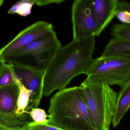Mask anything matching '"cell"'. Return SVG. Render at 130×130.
Returning a JSON list of instances; mask_svg holds the SVG:
<instances>
[{"instance_id":"cell-1","label":"cell","mask_w":130,"mask_h":130,"mask_svg":"<svg viewBox=\"0 0 130 130\" xmlns=\"http://www.w3.org/2000/svg\"><path fill=\"white\" fill-rule=\"evenodd\" d=\"M95 37L73 40L61 47L46 72L43 94L49 97L57 89H63L74 77L86 74L94 61Z\"/></svg>"},{"instance_id":"cell-2","label":"cell","mask_w":130,"mask_h":130,"mask_svg":"<svg viewBox=\"0 0 130 130\" xmlns=\"http://www.w3.org/2000/svg\"><path fill=\"white\" fill-rule=\"evenodd\" d=\"M50 124L64 130H95L83 86L59 90L50 100Z\"/></svg>"},{"instance_id":"cell-3","label":"cell","mask_w":130,"mask_h":130,"mask_svg":"<svg viewBox=\"0 0 130 130\" xmlns=\"http://www.w3.org/2000/svg\"><path fill=\"white\" fill-rule=\"evenodd\" d=\"M61 47L56 33L53 30L42 38L1 59L5 63L46 72Z\"/></svg>"},{"instance_id":"cell-4","label":"cell","mask_w":130,"mask_h":130,"mask_svg":"<svg viewBox=\"0 0 130 130\" xmlns=\"http://www.w3.org/2000/svg\"><path fill=\"white\" fill-rule=\"evenodd\" d=\"M81 86L85 90L95 130H109L117 109L118 93L106 84L85 79Z\"/></svg>"},{"instance_id":"cell-5","label":"cell","mask_w":130,"mask_h":130,"mask_svg":"<svg viewBox=\"0 0 130 130\" xmlns=\"http://www.w3.org/2000/svg\"><path fill=\"white\" fill-rule=\"evenodd\" d=\"M85 80L121 87L130 76V57L114 56L94 59Z\"/></svg>"},{"instance_id":"cell-6","label":"cell","mask_w":130,"mask_h":130,"mask_svg":"<svg viewBox=\"0 0 130 130\" xmlns=\"http://www.w3.org/2000/svg\"><path fill=\"white\" fill-rule=\"evenodd\" d=\"M73 39L98 36V26L92 0H75L72 7Z\"/></svg>"},{"instance_id":"cell-7","label":"cell","mask_w":130,"mask_h":130,"mask_svg":"<svg viewBox=\"0 0 130 130\" xmlns=\"http://www.w3.org/2000/svg\"><path fill=\"white\" fill-rule=\"evenodd\" d=\"M53 30L51 23L38 21L20 32L13 39L0 50V58L8 56L36 40L42 38Z\"/></svg>"},{"instance_id":"cell-8","label":"cell","mask_w":130,"mask_h":130,"mask_svg":"<svg viewBox=\"0 0 130 130\" xmlns=\"http://www.w3.org/2000/svg\"><path fill=\"white\" fill-rule=\"evenodd\" d=\"M12 65L16 78L32 92L31 109L39 107L43 95L44 78L46 72L20 65Z\"/></svg>"},{"instance_id":"cell-9","label":"cell","mask_w":130,"mask_h":130,"mask_svg":"<svg viewBox=\"0 0 130 130\" xmlns=\"http://www.w3.org/2000/svg\"><path fill=\"white\" fill-rule=\"evenodd\" d=\"M118 0H92V7L98 26V36L108 26L118 10Z\"/></svg>"},{"instance_id":"cell-10","label":"cell","mask_w":130,"mask_h":130,"mask_svg":"<svg viewBox=\"0 0 130 130\" xmlns=\"http://www.w3.org/2000/svg\"><path fill=\"white\" fill-rule=\"evenodd\" d=\"M19 89L17 83L0 87V110L10 115H15Z\"/></svg>"},{"instance_id":"cell-11","label":"cell","mask_w":130,"mask_h":130,"mask_svg":"<svg viewBox=\"0 0 130 130\" xmlns=\"http://www.w3.org/2000/svg\"><path fill=\"white\" fill-rule=\"evenodd\" d=\"M120 88L118 94L116 112L111 122L113 127H117L119 125L121 119L125 116L130 107V76Z\"/></svg>"},{"instance_id":"cell-12","label":"cell","mask_w":130,"mask_h":130,"mask_svg":"<svg viewBox=\"0 0 130 130\" xmlns=\"http://www.w3.org/2000/svg\"><path fill=\"white\" fill-rule=\"evenodd\" d=\"M34 121L28 113L10 115L0 110V124L16 130H27L29 124Z\"/></svg>"},{"instance_id":"cell-13","label":"cell","mask_w":130,"mask_h":130,"mask_svg":"<svg viewBox=\"0 0 130 130\" xmlns=\"http://www.w3.org/2000/svg\"><path fill=\"white\" fill-rule=\"evenodd\" d=\"M114 56L130 57V42L114 38L110 39L101 57L105 58Z\"/></svg>"},{"instance_id":"cell-14","label":"cell","mask_w":130,"mask_h":130,"mask_svg":"<svg viewBox=\"0 0 130 130\" xmlns=\"http://www.w3.org/2000/svg\"><path fill=\"white\" fill-rule=\"evenodd\" d=\"M16 82L18 85L20 92L15 113L20 115L28 113L32 109L30 103L32 92L26 88L17 78Z\"/></svg>"},{"instance_id":"cell-15","label":"cell","mask_w":130,"mask_h":130,"mask_svg":"<svg viewBox=\"0 0 130 130\" xmlns=\"http://www.w3.org/2000/svg\"><path fill=\"white\" fill-rule=\"evenodd\" d=\"M110 34L113 38L130 42V24H115L111 26Z\"/></svg>"},{"instance_id":"cell-16","label":"cell","mask_w":130,"mask_h":130,"mask_svg":"<svg viewBox=\"0 0 130 130\" xmlns=\"http://www.w3.org/2000/svg\"><path fill=\"white\" fill-rule=\"evenodd\" d=\"M35 2L32 0H20L14 4L8 11V14L17 13L20 16L26 17L31 13Z\"/></svg>"},{"instance_id":"cell-17","label":"cell","mask_w":130,"mask_h":130,"mask_svg":"<svg viewBox=\"0 0 130 130\" xmlns=\"http://www.w3.org/2000/svg\"><path fill=\"white\" fill-rule=\"evenodd\" d=\"M13 65L5 63L0 72V87L16 84Z\"/></svg>"},{"instance_id":"cell-18","label":"cell","mask_w":130,"mask_h":130,"mask_svg":"<svg viewBox=\"0 0 130 130\" xmlns=\"http://www.w3.org/2000/svg\"><path fill=\"white\" fill-rule=\"evenodd\" d=\"M34 121L39 124L48 123V120L47 119L48 115L43 109L40 108H32L28 112Z\"/></svg>"},{"instance_id":"cell-19","label":"cell","mask_w":130,"mask_h":130,"mask_svg":"<svg viewBox=\"0 0 130 130\" xmlns=\"http://www.w3.org/2000/svg\"><path fill=\"white\" fill-rule=\"evenodd\" d=\"M27 128V130H64L48 123L39 124L34 121L29 124Z\"/></svg>"},{"instance_id":"cell-20","label":"cell","mask_w":130,"mask_h":130,"mask_svg":"<svg viewBox=\"0 0 130 130\" xmlns=\"http://www.w3.org/2000/svg\"><path fill=\"white\" fill-rule=\"evenodd\" d=\"M115 16L120 21L123 23L130 24V13L126 11L118 10Z\"/></svg>"},{"instance_id":"cell-21","label":"cell","mask_w":130,"mask_h":130,"mask_svg":"<svg viewBox=\"0 0 130 130\" xmlns=\"http://www.w3.org/2000/svg\"><path fill=\"white\" fill-rule=\"evenodd\" d=\"M39 7L45 6L52 4H59L67 0H32Z\"/></svg>"},{"instance_id":"cell-22","label":"cell","mask_w":130,"mask_h":130,"mask_svg":"<svg viewBox=\"0 0 130 130\" xmlns=\"http://www.w3.org/2000/svg\"><path fill=\"white\" fill-rule=\"evenodd\" d=\"M118 10L126 11L130 13V3L127 2H119Z\"/></svg>"},{"instance_id":"cell-23","label":"cell","mask_w":130,"mask_h":130,"mask_svg":"<svg viewBox=\"0 0 130 130\" xmlns=\"http://www.w3.org/2000/svg\"><path fill=\"white\" fill-rule=\"evenodd\" d=\"M5 64V63L4 61L1 59L0 58V72L2 70Z\"/></svg>"},{"instance_id":"cell-24","label":"cell","mask_w":130,"mask_h":130,"mask_svg":"<svg viewBox=\"0 0 130 130\" xmlns=\"http://www.w3.org/2000/svg\"><path fill=\"white\" fill-rule=\"evenodd\" d=\"M0 130H16L13 129H10V128H8L6 127L4 125H2L0 124Z\"/></svg>"},{"instance_id":"cell-25","label":"cell","mask_w":130,"mask_h":130,"mask_svg":"<svg viewBox=\"0 0 130 130\" xmlns=\"http://www.w3.org/2000/svg\"><path fill=\"white\" fill-rule=\"evenodd\" d=\"M4 1V0H0V7H1V5L3 4Z\"/></svg>"},{"instance_id":"cell-26","label":"cell","mask_w":130,"mask_h":130,"mask_svg":"<svg viewBox=\"0 0 130 130\" xmlns=\"http://www.w3.org/2000/svg\"><path fill=\"white\" fill-rule=\"evenodd\" d=\"M118 1H124V0H118Z\"/></svg>"},{"instance_id":"cell-27","label":"cell","mask_w":130,"mask_h":130,"mask_svg":"<svg viewBox=\"0 0 130 130\" xmlns=\"http://www.w3.org/2000/svg\"></svg>"}]
</instances>
